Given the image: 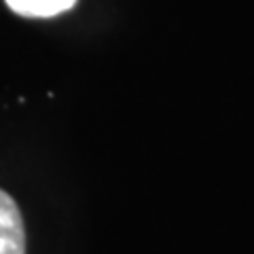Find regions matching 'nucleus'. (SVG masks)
Segmentation results:
<instances>
[{
	"label": "nucleus",
	"instance_id": "obj_1",
	"mask_svg": "<svg viewBox=\"0 0 254 254\" xmlns=\"http://www.w3.org/2000/svg\"><path fill=\"white\" fill-rule=\"evenodd\" d=\"M0 254H26V227L21 210L2 189H0Z\"/></svg>",
	"mask_w": 254,
	"mask_h": 254
},
{
	"label": "nucleus",
	"instance_id": "obj_2",
	"mask_svg": "<svg viewBox=\"0 0 254 254\" xmlns=\"http://www.w3.org/2000/svg\"><path fill=\"white\" fill-rule=\"evenodd\" d=\"M6 6L30 19H49L76 6V0H4Z\"/></svg>",
	"mask_w": 254,
	"mask_h": 254
}]
</instances>
